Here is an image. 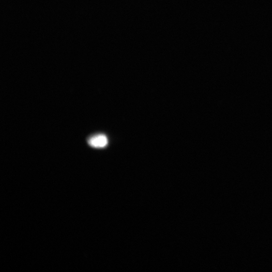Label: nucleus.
<instances>
[{"label":"nucleus","instance_id":"1","mask_svg":"<svg viewBox=\"0 0 272 272\" xmlns=\"http://www.w3.org/2000/svg\"><path fill=\"white\" fill-rule=\"evenodd\" d=\"M88 143L94 148H104L108 144V139L105 135H96L90 138Z\"/></svg>","mask_w":272,"mask_h":272}]
</instances>
